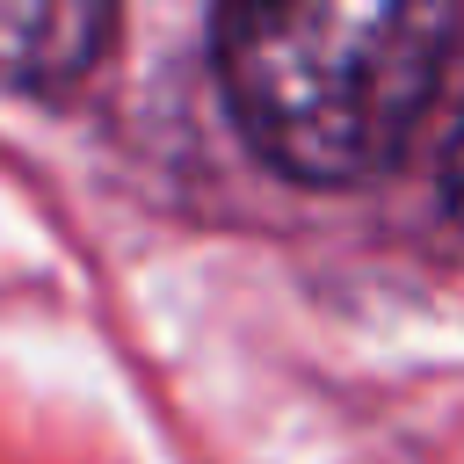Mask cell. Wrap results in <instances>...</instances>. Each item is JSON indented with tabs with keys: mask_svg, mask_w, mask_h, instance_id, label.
Segmentation results:
<instances>
[{
	"mask_svg": "<svg viewBox=\"0 0 464 464\" xmlns=\"http://www.w3.org/2000/svg\"><path fill=\"white\" fill-rule=\"evenodd\" d=\"M457 7L428 0H261L210 22L239 138L304 188H355L399 167L442 94Z\"/></svg>",
	"mask_w": 464,
	"mask_h": 464,
	"instance_id": "obj_1",
	"label": "cell"
},
{
	"mask_svg": "<svg viewBox=\"0 0 464 464\" xmlns=\"http://www.w3.org/2000/svg\"><path fill=\"white\" fill-rule=\"evenodd\" d=\"M109 36H116V7L102 0H0V87L58 94L94 72Z\"/></svg>",
	"mask_w": 464,
	"mask_h": 464,
	"instance_id": "obj_2",
	"label": "cell"
},
{
	"mask_svg": "<svg viewBox=\"0 0 464 464\" xmlns=\"http://www.w3.org/2000/svg\"><path fill=\"white\" fill-rule=\"evenodd\" d=\"M442 218H450V232L464 239V116H457V130H450V145H442Z\"/></svg>",
	"mask_w": 464,
	"mask_h": 464,
	"instance_id": "obj_3",
	"label": "cell"
}]
</instances>
